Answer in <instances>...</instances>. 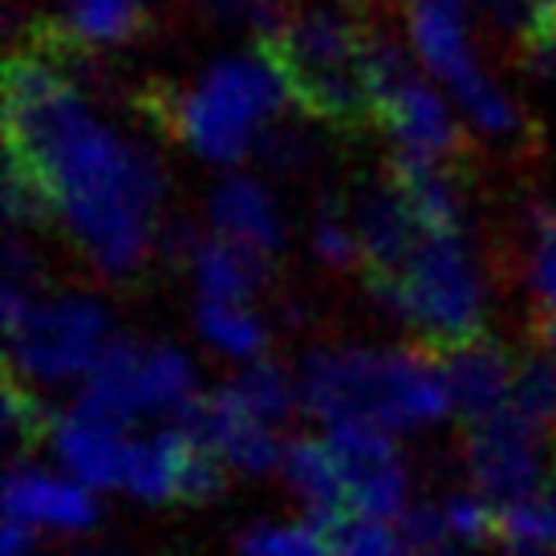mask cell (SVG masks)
<instances>
[{
	"instance_id": "obj_17",
	"label": "cell",
	"mask_w": 556,
	"mask_h": 556,
	"mask_svg": "<svg viewBox=\"0 0 556 556\" xmlns=\"http://www.w3.org/2000/svg\"><path fill=\"white\" fill-rule=\"evenodd\" d=\"M195 439L175 422L163 431L135 439V459H130V476H126V492L142 500V504H184V483L195 459Z\"/></svg>"
},
{
	"instance_id": "obj_31",
	"label": "cell",
	"mask_w": 556,
	"mask_h": 556,
	"mask_svg": "<svg viewBox=\"0 0 556 556\" xmlns=\"http://www.w3.org/2000/svg\"><path fill=\"white\" fill-rule=\"evenodd\" d=\"M33 532H37L33 525L4 516V544H0V556H33V544H37Z\"/></svg>"
},
{
	"instance_id": "obj_33",
	"label": "cell",
	"mask_w": 556,
	"mask_h": 556,
	"mask_svg": "<svg viewBox=\"0 0 556 556\" xmlns=\"http://www.w3.org/2000/svg\"><path fill=\"white\" fill-rule=\"evenodd\" d=\"M86 556H135V553H110V548H98V553H86Z\"/></svg>"
},
{
	"instance_id": "obj_2",
	"label": "cell",
	"mask_w": 556,
	"mask_h": 556,
	"mask_svg": "<svg viewBox=\"0 0 556 556\" xmlns=\"http://www.w3.org/2000/svg\"><path fill=\"white\" fill-rule=\"evenodd\" d=\"M256 53L273 65L293 106L333 130L374 126L370 46L374 33L362 29L341 4H285L261 0L256 13Z\"/></svg>"
},
{
	"instance_id": "obj_32",
	"label": "cell",
	"mask_w": 556,
	"mask_h": 556,
	"mask_svg": "<svg viewBox=\"0 0 556 556\" xmlns=\"http://www.w3.org/2000/svg\"><path fill=\"white\" fill-rule=\"evenodd\" d=\"M541 504H544V511H548V520H553V553H556V467L548 471V483H544V492H541Z\"/></svg>"
},
{
	"instance_id": "obj_13",
	"label": "cell",
	"mask_w": 556,
	"mask_h": 556,
	"mask_svg": "<svg viewBox=\"0 0 556 556\" xmlns=\"http://www.w3.org/2000/svg\"><path fill=\"white\" fill-rule=\"evenodd\" d=\"M4 516L53 532H90L98 525V500L78 479H58L33 464H13L4 479Z\"/></svg>"
},
{
	"instance_id": "obj_20",
	"label": "cell",
	"mask_w": 556,
	"mask_h": 556,
	"mask_svg": "<svg viewBox=\"0 0 556 556\" xmlns=\"http://www.w3.org/2000/svg\"><path fill=\"white\" fill-rule=\"evenodd\" d=\"M195 370L175 345H142L139 354V406L142 418H179L195 399Z\"/></svg>"
},
{
	"instance_id": "obj_1",
	"label": "cell",
	"mask_w": 556,
	"mask_h": 556,
	"mask_svg": "<svg viewBox=\"0 0 556 556\" xmlns=\"http://www.w3.org/2000/svg\"><path fill=\"white\" fill-rule=\"evenodd\" d=\"M81 41L37 21L4 62V212L9 224H58L98 277L130 285L163 224V170L110 130L74 86Z\"/></svg>"
},
{
	"instance_id": "obj_21",
	"label": "cell",
	"mask_w": 556,
	"mask_h": 556,
	"mask_svg": "<svg viewBox=\"0 0 556 556\" xmlns=\"http://www.w3.org/2000/svg\"><path fill=\"white\" fill-rule=\"evenodd\" d=\"M195 329L216 354L232 357V362H252L268 350V329L256 313L248 309V301H207V296H200Z\"/></svg>"
},
{
	"instance_id": "obj_14",
	"label": "cell",
	"mask_w": 556,
	"mask_h": 556,
	"mask_svg": "<svg viewBox=\"0 0 556 556\" xmlns=\"http://www.w3.org/2000/svg\"><path fill=\"white\" fill-rule=\"evenodd\" d=\"M447 374L451 399H455V415L464 422H479V418L500 415L511 402V387H516V357L495 345V341L479 338L455 350H434Z\"/></svg>"
},
{
	"instance_id": "obj_18",
	"label": "cell",
	"mask_w": 556,
	"mask_h": 556,
	"mask_svg": "<svg viewBox=\"0 0 556 556\" xmlns=\"http://www.w3.org/2000/svg\"><path fill=\"white\" fill-rule=\"evenodd\" d=\"M191 268H195V289L207 301H252L273 277V256L216 236L195 244Z\"/></svg>"
},
{
	"instance_id": "obj_10",
	"label": "cell",
	"mask_w": 556,
	"mask_h": 556,
	"mask_svg": "<svg viewBox=\"0 0 556 556\" xmlns=\"http://www.w3.org/2000/svg\"><path fill=\"white\" fill-rule=\"evenodd\" d=\"M175 422L191 439H200L203 447L216 451L232 471L264 476L285 459V439L277 434V427H268L264 418L252 415L232 382L212 390V394H195Z\"/></svg>"
},
{
	"instance_id": "obj_28",
	"label": "cell",
	"mask_w": 556,
	"mask_h": 556,
	"mask_svg": "<svg viewBox=\"0 0 556 556\" xmlns=\"http://www.w3.org/2000/svg\"><path fill=\"white\" fill-rule=\"evenodd\" d=\"M313 252L325 268L333 273H362V240H357V224L341 216L338 200H325L317 207V224H313Z\"/></svg>"
},
{
	"instance_id": "obj_25",
	"label": "cell",
	"mask_w": 556,
	"mask_h": 556,
	"mask_svg": "<svg viewBox=\"0 0 556 556\" xmlns=\"http://www.w3.org/2000/svg\"><path fill=\"white\" fill-rule=\"evenodd\" d=\"M70 4V33L81 46H114L130 41L142 25L139 0H65Z\"/></svg>"
},
{
	"instance_id": "obj_5",
	"label": "cell",
	"mask_w": 556,
	"mask_h": 556,
	"mask_svg": "<svg viewBox=\"0 0 556 556\" xmlns=\"http://www.w3.org/2000/svg\"><path fill=\"white\" fill-rule=\"evenodd\" d=\"M301 410L333 427H382L406 431L402 418L399 350L370 345H313L301 362Z\"/></svg>"
},
{
	"instance_id": "obj_9",
	"label": "cell",
	"mask_w": 556,
	"mask_h": 556,
	"mask_svg": "<svg viewBox=\"0 0 556 556\" xmlns=\"http://www.w3.org/2000/svg\"><path fill=\"white\" fill-rule=\"evenodd\" d=\"M544 451H556V443L511 406L492 418L464 422L467 476H471V488L488 495L492 504H516V500L541 495V488L548 483Z\"/></svg>"
},
{
	"instance_id": "obj_29",
	"label": "cell",
	"mask_w": 556,
	"mask_h": 556,
	"mask_svg": "<svg viewBox=\"0 0 556 556\" xmlns=\"http://www.w3.org/2000/svg\"><path fill=\"white\" fill-rule=\"evenodd\" d=\"M520 62L528 74L556 81V0H536L520 29Z\"/></svg>"
},
{
	"instance_id": "obj_26",
	"label": "cell",
	"mask_w": 556,
	"mask_h": 556,
	"mask_svg": "<svg viewBox=\"0 0 556 556\" xmlns=\"http://www.w3.org/2000/svg\"><path fill=\"white\" fill-rule=\"evenodd\" d=\"M236 556H333L321 525H256L236 541Z\"/></svg>"
},
{
	"instance_id": "obj_22",
	"label": "cell",
	"mask_w": 556,
	"mask_h": 556,
	"mask_svg": "<svg viewBox=\"0 0 556 556\" xmlns=\"http://www.w3.org/2000/svg\"><path fill=\"white\" fill-rule=\"evenodd\" d=\"M232 387L240 390L248 410L256 418H264L268 427H285L301 410V378L285 362H277V357L268 354L244 362V370L236 374Z\"/></svg>"
},
{
	"instance_id": "obj_3",
	"label": "cell",
	"mask_w": 556,
	"mask_h": 556,
	"mask_svg": "<svg viewBox=\"0 0 556 556\" xmlns=\"http://www.w3.org/2000/svg\"><path fill=\"white\" fill-rule=\"evenodd\" d=\"M280 98L289 93L273 65L256 53L216 62L184 93L155 86L142 93L139 106L151 123L184 139L207 163H240L256 139H264V126L280 110Z\"/></svg>"
},
{
	"instance_id": "obj_11",
	"label": "cell",
	"mask_w": 556,
	"mask_h": 556,
	"mask_svg": "<svg viewBox=\"0 0 556 556\" xmlns=\"http://www.w3.org/2000/svg\"><path fill=\"white\" fill-rule=\"evenodd\" d=\"M345 479L350 516L402 520L406 511V467L382 427H333L325 434Z\"/></svg>"
},
{
	"instance_id": "obj_4",
	"label": "cell",
	"mask_w": 556,
	"mask_h": 556,
	"mask_svg": "<svg viewBox=\"0 0 556 556\" xmlns=\"http://www.w3.org/2000/svg\"><path fill=\"white\" fill-rule=\"evenodd\" d=\"M362 285L394 321L406 325L431 350H455L488 338V280L471 261L464 236L422 232L394 273Z\"/></svg>"
},
{
	"instance_id": "obj_19",
	"label": "cell",
	"mask_w": 556,
	"mask_h": 556,
	"mask_svg": "<svg viewBox=\"0 0 556 556\" xmlns=\"http://www.w3.org/2000/svg\"><path fill=\"white\" fill-rule=\"evenodd\" d=\"M528 285H532V341L556 354V212L528 203Z\"/></svg>"
},
{
	"instance_id": "obj_15",
	"label": "cell",
	"mask_w": 556,
	"mask_h": 556,
	"mask_svg": "<svg viewBox=\"0 0 556 556\" xmlns=\"http://www.w3.org/2000/svg\"><path fill=\"white\" fill-rule=\"evenodd\" d=\"M280 471H285L289 488L296 492V500L305 504L313 525L333 528L338 520L350 516L345 479H341L338 455H333L325 434H296V439H289Z\"/></svg>"
},
{
	"instance_id": "obj_27",
	"label": "cell",
	"mask_w": 556,
	"mask_h": 556,
	"mask_svg": "<svg viewBox=\"0 0 556 556\" xmlns=\"http://www.w3.org/2000/svg\"><path fill=\"white\" fill-rule=\"evenodd\" d=\"M329 532L333 556H410V544L394 520H370V516H345Z\"/></svg>"
},
{
	"instance_id": "obj_23",
	"label": "cell",
	"mask_w": 556,
	"mask_h": 556,
	"mask_svg": "<svg viewBox=\"0 0 556 556\" xmlns=\"http://www.w3.org/2000/svg\"><path fill=\"white\" fill-rule=\"evenodd\" d=\"M511 410L544 431L556 443V354L541 341H532L525 354L516 357V387H511Z\"/></svg>"
},
{
	"instance_id": "obj_6",
	"label": "cell",
	"mask_w": 556,
	"mask_h": 556,
	"mask_svg": "<svg viewBox=\"0 0 556 556\" xmlns=\"http://www.w3.org/2000/svg\"><path fill=\"white\" fill-rule=\"evenodd\" d=\"M4 333L9 370L29 387H65L86 378L114 341L106 305L90 293H41Z\"/></svg>"
},
{
	"instance_id": "obj_8",
	"label": "cell",
	"mask_w": 556,
	"mask_h": 556,
	"mask_svg": "<svg viewBox=\"0 0 556 556\" xmlns=\"http://www.w3.org/2000/svg\"><path fill=\"white\" fill-rule=\"evenodd\" d=\"M370 90H374V126H382L394 151L459 163L464 135L451 118L447 102L418 78L390 41L374 37L370 46Z\"/></svg>"
},
{
	"instance_id": "obj_16",
	"label": "cell",
	"mask_w": 556,
	"mask_h": 556,
	"mask_svg": "<svg viewBox=\"0 0 556 556\" xmlns=\"http://www.w3.org/2000/svg\"><path fill=\"white\" fill-rule=\"evenodd\" d=\"M207 216H212V228L224 240H236V244H248L264 252V256H277L280 252V216L273 195L264 191L256 179H244V175H232L212 191V203H207Z\"/></svg>"
},
{
	"instance_id": "obj_7",
	"label": "cell",
	"mask_w": 556,
	"mask_h": 556,
	"mask_svg": "<svg viewBox=\"0 0 556 556\" xmlns=\"http://www.w3.org/2000/svg\"><path fill=\"white\" fill-rule=\"evenodd\" d=\"M410 4V33H415L418 58L427 62L434 78H443L464 102V110L476 118L479 130L488 135H516L520 130V110L511 106L504 90L492 78H483L476 65L471 41H467L464 0H406Z\"/></svg>"
},
{
	"instance_id": "obj_24",
	"label": "cell",
	"mask_w": 556,
	"mask_h": 556,
	"mask_svg": "<svg viewBox=\"0 0 556 556\" xmlns=\"http://www.w3.org/2000/svg\"><path fill=\"white\" fill-rule=\"evenodd\" d=\"M49 434H53V415L46 410V402L33 394L25 378L4 370V451H9V467L25 464L41 443H49Z\"/></svg>"
},
{
	"instance_id": "obj_30",
	"label": "cell",
	"mask_w": 556,
	"mask_h": 556,
	"mask_svg": "<svg viewBox=\"0 0 556 556\" xmlns=\"http://www.w3.org/2000/svg\"><path fill=\"white\" fill-rule=\"evenodd\" d=\"M443 511L459 544H488L500 536V504L488 495H451Z\"/></svg>"
},
{
	"instance_id": "obj_12",
	"label": "cell",
	"mask_w": 556,
	"mask_h": 556,
	"mask_svg": "<svg viewBox=\"0 0 556 556\" xmlns=\"http://www.w3.org/2000/svg\"><path fill=\"white\" fill-rule=\"evenodd\" d=\"M49 443L58 451L62 467L70 479L86 483L90 492H126V476H130V459H135V439L123 427H110L98 418L81 415V410H65L53 418V434Z\"/></svg>"
}]
</instances>
